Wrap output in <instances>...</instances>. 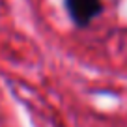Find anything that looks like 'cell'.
<instances>
[{"mask_svg":"<svg viewBox=\"0 0 127 127\" xmlns=\"http://www.w3.org/2000/svg\"><path fill=\"white\" fill-rule=\"evenodd\" d=\"M101 0H67V11L75 24L86 26L101 13Z\"/></svg>","mask_w":127,"mask_h":127,"instance_id":"obj_1","label":"cell"}]
</instances>
